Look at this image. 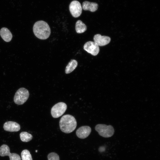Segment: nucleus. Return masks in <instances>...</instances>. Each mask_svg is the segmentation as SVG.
Masks as SVG:
<instances>
[{
	"label": "nucleus",
	"mask_w": 160,
	"mask_h": 160,
	"mask_svg": "<svg viewBox=\"0 0 160 160\" xmlns=\"http://www.w3.org/2000/svg\"><path fill=\"white\" fill-rule=\"evenodd\" d=\"M35 35L41 39H46L50 36L51 30L49 26L46 22L40 20L36 22L33 27Z\"/></svg>",
	"instance_id": "1"
},
{
	"label": "nucleus",
	"mask_w": 160,
	"mask_h": 160,
	"mask_svg": "<svg viewBox=\"0 0 160 160\" xmlns=\"http://www.w3.org/2000/svg\"><path fill=\"white\" fill-rule=\"evenodd\" d=\"M59 124L62 131L66 133H69L75 129L77 122L73 116L67 114L64 115L61 118Z\"/></svg>",
	"instance_id": "2"
},
{
	"label": "nucleus",
	"mask_w": 160,
	"mask_h": 160,
	"mask_svg": "<svg viewBox=\"0 0 160 160\" xmlns=\"http://www.w3.org/2000/svg\"><path fill=\"white\" fill-rule=\"evenodd\" d=\"M29 96L28 91L25 88H19L16 92L14 97L15 103L18 105L23 104L28 99Z\"/></svg>",
	"instance_id": "3"
},
{
	"label": "nucleus",
	"mask_w": 160,
	"mask_h": 160,
	"mask_svg": "<svg viewBox=\"0 0 160 160\" xmlns=\"http://www.w3.org/2000/svg\"><path fill=\"white\" fill-rule=\"evenodd\" d=\"M95 129L100 136L106 138L111 137L114 132L112 126L104 124H97L95 127Z\"/></svg>",
	"instance_id": "4"
},
{
	"label": "nucleus",
	"mask_w": 160,
	"mask_h": 160,
	"mask_svg": "<svg viewBox=\"0 0 160 160\" xmlns=\"http://www.w3.org/2000/svg\"><path fill=\"white\" fill-rule=\"evenodd\" d=\"M67 108L66 104L62 102L58 103L54 105L51 110V114L54 118H57L63 115Z\"/></svg>",
	"instance_id": "5"
},
{
	"label": "nucleus",
	"mask_w": 160,
	"mask_h": 160,
	"mask_svg": "<svg viewBox=\"0 0 160 160\" xmlns=\"http://www.w3.org/2000/svg\"><path fill=\"white\" fill-rule=\"evenodd\" d=\"M69 10L72 16L74 17H79L81 14L82 8L80 3L77 1H72L69 5Z\"/></svg>",
	"instance_id": "6"
},
{
	"label": "nucleus",
	"mask_w": 160,
	"mask_h": 160,
	"mask_svg": "<svg viewBox=\"0 0 160 160\" xmlns=\"http://www.w3.org/2000/svg\"><path fill=\"white\" fill-rule=\"evenodd\" d=\"M0 156H8L10 160H21L20 156L18 154L15 153H10L9 147L5 144L2 145L0 147Z\"/></svg>",
	"instance_id": "7"
},
{
	"label": "nucleus",
	"mask_w": 160,
	"mask_h": 160,
	"mask_svg": "<svg viewBox=\"0 0 160 160\" xmlns=\"http://www.w3.org/2000/svg\"><path fill=\"white\" fill-rule=\"evenodd\" d=\"M84 49L88 53L94 56L97 55L100 49L99 46L94 41H89L86 42L84 46Z\"/></svg>",
	"instance_id": "8"
},
{
	"label": "nucleus",
	"mask_w": 160,
	"mask_h": 160,
	"mask_svg": "<svg viewBox=\"0 0 160 160\" xmlns=\"http://www.w3.org/2000/svg\"><path fill=\"white\" fill-rule=\"evenodd\" d=\"M94 42L98 46H105L109 43L110 38L108 36H102L100 34L95 35L93 38Z\"/></svg>",
	"instance_id": "9"
},
{
	"label": "nucleus",
	"mask_w": 160,
	"mask_h": 160,
	"mask_svg": "<svg viewBox=\"0 0 160 160\" xmlns=\"http://www.w3.org/2000/svg\"><path fill=\"white\" fill-rule=\"evenodd\" d=\"M91 132V129L88 126H84L80 127L76 131L77 136L80 138L84 139L89 136Z\"/></svg>",
	"instance_id": "10"
},
{
	"label": "nucleus",
	"mask_w": 160,
	"mask_h": 160,
	"mask_svg": "<svg viewBox=\"0 0 160 160\" xmlns=\"http://www.w3.org/2000/svg\"><path fill=\"white\" fill-rule=\"evenodd\" d=\"M3 128L6 131L15 132L19 131L20 129V127L19 124L15 122L8 121L4 124Z\"/></svg>",
	"instance_id": "11"
},
{
	"label": "nucleus",
	"mask_w": 160,
	"mask_h": 160,
	"mask_svg": "<svg viewBox=\"0 0 160 160\" xmlns=\"http://www.w3.org/2000/svg\"><path fill=\"white\" fill-rule=\"evenodd\" d=\"M98 6L97 4L96 3L85 1L83 3L82 9L84 10H89L91 12H95L97 10Z\"/></svg>",
	"instance_id": "12"
},
{
	"label": "nucleus",
	"mask_w": 160,
	"mask_h": 160,
	"mask_svg": "<svg viewBox=\"0 0 160 160\" xmlns=\"http://www.w3.org/2000/svg\"><path fill=\"white\" fill-rule=\"evenodd\" d=\"M0 35L4 41L7 42L10 41L12 36L10 31L7 28L3 27L0 31Z\"/></svg>",
	"instance_id": "13"
},
{
	"label": "nucleus",
	"mask_w": 160,
	"mask_h": 160,
	"mask_svg": "<svg viewBox=\"0 0 160 160\" xmlns=\"http://www.w3.org/2000/svg\"><path fill=\"white\" fill-rule=\"evenodd\" d=\"M77 62L75 60H71L66 67L65 73L68 74L72 72L77 67Z\"/></svg>",
	"instance_id": "14"
},
{
	"label": "nucleus",
	"mask_w": 160,
	"mask_h": 160,
	"mask_svg": "<svg viewBox=\"0 0 160 160\" xmlns=\"http://www.w3.org/2000/svg\"><path fill=\"white\" fill-rule=\"evenodd\" d=\"M75 29L77 33H82L85 32L87 29L86 25L82 21L79 20L76 23Z\"/></svg>",
	"instance_id": "15"
},
{
	"label": "nucleus",
	"mask_w": 160,
	"mask_h": 160,
	"mask_svg": "<svg viewBox=\"0 0 160 160\" xmlns=\"http://www.w3.org/2000/svg\"><path fill=\"white\" fill-rule=\"evenodd\" d=\"M20 137L22 141L23 142H28L31 140L33 138L32 135L26 132H23L20 134Z\"/></svg>",
	"instance_id": "16"
},
{
	"label": "nucleus",
	"mask_w": 160,
	"mask_h": 160,
	"mask_svg": "<svg viewBox=\"0 0 160 160\" xmlns=\"http://www.w3.org/2000/svg\"><path fill=\"white\" fill-rule=\"evenodd\" d=\"M22 160H33L30 152L27 150H23L21 153Z\"/></svg>",
	"instance_id": "17"
},
{
	"label": "nucleus",
	"mask_w": 160,
	"mask_h": 160,
	"mask_svg": "<svg viewBox=\"0 0 160 160\" xmlns=\"http://www.w3.org/2000/svg\"><path fill=\"white\" fill-rule=\"evenodd\" d=\"M48 160H60L59 155L56 153L52 152L48 155Z\"/></svg>",
	"instance_id": "18"
}]
</instances>
